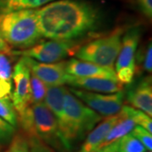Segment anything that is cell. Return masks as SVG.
Returning <instances> with one entry per match:
<instances>
[{
	"label": "cell",
	"instance_id": "6da1fadb",
	"mask_svg": "<svg viewBox=\"0 0 152 152\" xmlns=\"http://www.w3.org/2000/svg\"><path fill=\"white\" fill-rule=\"evenodd\" d=\"M36 13L42 37L50 40L75 41L95 31L102 20L100 9L82 0H54Z\"/></svg>",
	"mask_w": 152,
	"mask_h": 152
},
{
	"label": "cell",
	"instance_id": "7a4b0ae2",
	"mask_svg": "<svg viewBox=\"0 0 152 152\" xmlns=\"http://www.w3.org/2000/svg\"><path fill=\"white\" fill-rule=\"evenodd\" d=\"M0 32L10 47L19 49L29 48L42 37L36 10L0 13Z\"/></svg>",
	"mask_w": 152,
	"mask_h": 152
},
{
	"label": "cell",
	"instance_id": "3957f363",
	"mask_svg": "<svg viewBox=\"0 0 152 152\" xmlns=\"http://www.w3.org/2000/svg\"><path fill=\"white\" fill-rule=\"evenodd\" d=\"M68 135L67 146L70 151L75 142L82 140L102 120V116L88 107L67 88L64 96Z\"/></svg>",
	"mask_w": 152,
	"mask_h": 152
},
{
	"label": "cell",
	"instance_id": "277c9868",
	"mask_svg": "<svg viewBox=\"0 0 152 152\" xmlns=\"http://www.w3.org/2000/svg\"><path fill=\"white\" fill-rule=\"evenodd\" d=\"M123 34V28H118L107 36L81 46L75 55L78 59L98 65L113 67L121 48Z\"/></svg>",
	"mask_w": 152,
	"mask_h": 152
},
{
	"label": "cell",
	"instance_id": "5b68a950",
	"mask_svg": "<svg viewBox=\"0 0 152 152\" xmlns=\"http://www.w3.org/2000/svg\"><path fill=\"white\" fill-rule=\"evenodd\" d=\"M77 50L78 47L74 41L49 40L22 51H13L12 55L30 58L40 63L53 64L75 54Z\"/></svg>",
	"mask_w": 152,
	"mask_h": 152
},
{
	"label": "cell",
	"instance_id": "8992f818",
	"mask_svg": "<svg viewBox=\"0 0 152 152\" xmlns=\"http://www.w3.org/2000/svg\"><path fill=\"white\" fill-rule=\"evenodd\" d=\"M141 37V30L133 27L128 30L122 38V45L116 59L115 72L122 85H130L135 75V53Z\"/></svg>",
	"mask_w": 152,
	"mask_h": 152
},
{
	"label": "cell",
	"instance_id": "52a82bcc",
	"mask_svg": "<svg viewBox=\"0 0 152 152\" xmlns=\"http://www.w3.org/2000/svg\"><path fill=\"white\" fill-rule=\"evenodd\" d=\"M31 107L37 135L56 151H66L61 140L57 119L45 102L32 104Z\"/></svg>",
	"mask_w": 152,
	"mask_h": 152
},
{
	"label": "cell",
	"instance_id": "ba28073f",
	"mask_svg": "<svg viewBox=\"0 0 152 152\" xmlns=\"http://www.w3.org/2000/svg\"><path fill=\"white\" fill-rule=\"evenodd\" d=\"M69 91L88 107L103 117H110L119 113L124 107L123 102L124 94L123 91L103 94L75 88H71Z\"/></svg>",
	"mask_w": 152,
	"mask_h": 152
},
{
	"label": "cell",
	"instance_id": "9c48e42d",
	"mask_svg": "<svg viewBox=\"0 0 152 152\" xmlns=\"http://www.w3.org/2000/svg\"><path fill=\"white\" fill-rule=\"evenodd\" d=\"M12 83H14V89H12L10 98L17 115H19L32 105L31 71L24 57H21L14 67Z\"/></svg>",
	"mask_w": 152,
	"mask_h": 152
},
{
	"label": "cell",
	"instance_id": "30bf717a",
	"mask_svg": "<svg viewBox=\"0 0 152 152\" xmlns=\"http://www.w3.org/2000/svg\"><path fill=\"white\" fill-rule=\"evenodd\" d=\"M31 74L37 77L47 86H59L65 85L68 78L66 61L53 64L40 63L30 58H26Z\"/></svg>",
	"mask_w": 152,
	"mask_h": 152
},
{
	"label": "cell",
	"instance_id": "8fae6325",
	"mask_svg": "<svg viewBox=\"0 0 152 152\" xmlns=\"http://www.w3.org/2000/svg\"><path fill=\"white\" fill-rule=\"evenodd\" d=\"M65 89L66 87L64 86H47V93L44 99V102L57 119L61 140L66 151H68V146H67L68 126H67V120H66L64 107V96Z\"/></svg>",
	"mask_w": 152,
	"mask_h": 152
},
{
	"label": "cell",
	"instance_id": "7c38bea8",
	"mask_svg": "<svg viewBox=\"0 0 152 152\" xmlns=\"http://www.w3.org/2000/svg\"><path fill=\"white\" fill-rule=\"evenodd\" d=\"M66 84L75 89L104 94L119 92L123 89V85L118 80L98 77H75L68 75Z\"/></svg>",
	"mask_w": 152,
	"mask_h": 152
},
{
	"label": "cell",
	"instance_id": "4fadbf2b",
	"mask_svg": "<svg viewBox=\"0 0 152 152\" xmlns=\"http://www.w3.org/2000/svg\"><path fill=\"white\" fill-rule=\"evenodd\" d=\"M67 74L75 77H98L118 80L113 67H106L78 58L67 61Z\"/></svg>",
	"mask_w": 152,
	"mask_h": 152
},
{
	"label": "cell",
	"instance_id": "5bb4252c",
	"mask_svg": "<svg viewBox=\"0 0 152 152\" xmlns=\"http://www.w3.org/2000/svg\"><path fill=\"white\" fill-rule=\"evenodd\" d=\"M127 100L134 108L152 116L151 79L146 77L140 80L128 90Z\"/></svg>",
	"mask_w": 152,
	"mask_h": 152
},
{
	"label": "cell",
	"instance_id": "9a60e30c",
	"mask_svg": "<svg viewBox=\"0 0 152 152\" xmlns=\"http://www.w3.org/2000/svg\"><path fill=\"white\" fill-rule=\"evenodd\" d=\"M119 113L107 117L106 119L100 122L86 136L81 148L79 152H96L97 151L104 138L107 134L108 131L112 129L117 121L119 119Z\"/></svg>",
	"mask_w": 152,
	"mask_h": 152
},
{
	"label": "cell",
	"instance_id": "2e32d148",
	"mask_svg": "<svg viewBox=\"0 0 152 152\" xmlns=\"http://www.w3.org/2000/svg\"><path fill=\"white\" fill-rule=\"evenodd\" d=\"M135 126L136 124L130 117L125 115L123 112L120 111L119 119L117 121V123L108 131L107 134L104 138L103 141L102 142L98 151L113 144V142L118 140L123 136L129 134Z\"/></svg>",
	"mask_w": 152,
	"mask_h": 152
},
{
	"label": "cell",
	"instance_id": "e0dca14e",
	"mask_svg": "<svg viewBox=\"0 0 152 152\" xmlns=\"http://www.w3.org/2000/svg\"><path fill=\"white\" fill-rule=\"evenodd\" d=\"M54 0H0V13L21 10H37Z\"/></svg>",
	"mask_w": 152,
	"mask_h": 152
},
{
	"label": "cell",
	"instance_id": "ac0fdd59",
	"mask_svg": "<svg viewBox=\"0 0 152 152\" xmlns=\"http://www.w3.org/2000/svg\"><path fill=\"white\" fill-rule=\"evenodd\" d=\"M116 152H145L146 148L130 133L113 143Z\"/></svg>",
	"mask_w": 152,
	"mask_h": 152
},
{
	"label": "cell",
	"instance_id": "d6986e66",
	"mask_svg": "<svg viewBox=\"0 0 152 152\" xmlns=\"http://www.w3.org/2000/svg\"><path fill=\"white\" fill-rule=\"evenodd\" d=\"M125 115L130 117L134 121L136 124L138 126H140L142 128L145 129L150 133H152V120L151 117L145 113L140 110L134 108L132 107L124 106L121 110Z\"/></svg>",
	"mask_w": 152,
	"mask_h": 152
},
{
	"label": "cell",
	"instance_id": "ffe728a7",
	"mask_svg": "<svg viewBox=\"0 0 152 152\" xmlns=\"http://www.w3.org/2000/svg\"><path fill=\"white\" fill-rule=\"evenodd\" d=\"M0 118L13 127H17L18 115L10 97L0 98Z\"/></svg>",
	"mask_w": 152,
	"mask_h": 152
},
{
	"label": "cell",
	"instance_id": "44dd1931",
	"mask_svg": "<svg viewBox=\"0 0 152 152\" xmlns=\"http://www.w3.org/2000/svg\"><path fill=\"white\" fill-rule=\"evenodd\" d=\"M31 91L32 104L44 102L47 93V86L32 74H31Z\"/></svg>",
	"mask_w": 152,
	"mask_h": 152
},
{
	"label": "cell",
	"instance_id": "7402d4cb",
	"mask_svg": "<svg viewBox=\"0 0 152 152\" xmlns=\"http://www.w3.org/2000/svg\"><path fill=\"white\" fill-rule=\"evenodd\" d=\"M5 152H29V142L26 135L20 133L15 134Z\"/></svg>",
	"mask_w": 152,
	"mask_h": 152
},
{
	"label": "cell",
	"instance_id": "603a6c76",
	"mask_svg": "<svg viewBox=\"0 0 152 152\" xmlns=\"http://www.w3.org/2000/svg\"><path fill=\"white\" fill-rule=\"evenodd\" d=\"M130 134L135 137L138 140L141 142L143 145L146 148L147 151H151L152 149V136L151 133L147 131L145 129L140 126L136 125L135 127L131 131Z\"/></svg>",
	"mask_w": 152,
	"mask_h": 152
},
{
	"label": "cell",
	"instance_id": "cb8c5ba5",
	"mask_svg": "<svg viewBox=\"0 0 152 152\" xmlns=\"http://www.w3.org/2000/svg\"><path fill=\"white\" fill-rule=\"evenodd\" d=\"M26 137L29 142V152H56L54 149L42 141L37 134Z\"/></svg>",
	"mask_w": 152,
	"mask_h": 152
},
{
	"label": "cell",
	"instance_id": "d4e9b609",
	"mask_svg": "<svg viewBox=\"0 0 152 152\" xmlns=\"http://www.w3.org/2000/svg\"><path fill=\"white\" fill-rule=\"evenodd\" d=\"M15 134V128L0 118V144H10Z\"/></svg>",
	"mask_w": 152,
	"mask_h": 152
},
{
	"label": "cell",
	"instance_id": "484cf974",
	"mask_svg": "<svg viewBox=\"0 0 152 152\" xmlns=\"http://www.w3.org/2000/svg\"><path fill=\"white\" fill-rule=\"evenodd\" d=\"M143 59V69L148 73H151L152 70V45L151 42L148 44L145 54L142 58Z\"/></svg>",
	"mask_w": 152,
	"mask_h": 152
},
{
	"label": "cell",
	"instance_id": "4316f807",
	"mask_svg": "<svg viewBox=\"0 0 152 152\" xmlns=\"http://www.w3.org/2000/svg\"><path fill=\"white\" fill-rule=\"evenodd\" d=\"M12 89V82L6 81L0 77V98L10 97Z\"/></svg>",
	"mask_w": 152,
	"mask_h": 152
},
{
	"label": "cell",
	"instance_id": "83f0119b",
	"mask_svg": "<svg viewBox=\"0 0 152 152\" xmlns=\"http://www.w3.org/2000/svg\"><path fill=\"white\" fill-rule=\"evenodd\" d=\"M138 4L141 12L147 17L151 19L152 17V0H137Z\"/></svg>",
	"mask_w": 152,
	"mask_h": 152
},
{
	"label": "cell",
	"instance_id": "f1b7e54d",
	"mask_svg": "<svg viewBox=\"0 0 152 152\" xmlns=\"http://www.w3.org/2000/svg\"><path fill=\"white\" fill-rule=\"evenodd\" d=\"M12 48L9 44L6 42V41L4 39L2 34L0 32V53L4 54L12 55Z\"/></svg>",
	"mask_w": 152,
	"mask_h": 152
},
{
	"label": "cell",
	"instance_id": "f546056e",
	"mask_svg": "<svg viewBox=\"0 0 152 152\" xmlns=\"http://www.w3.org/2000/svg\"><path fill=\"white\" fill-rule=\"evenodd\" d=\"M96 152H116L115 151V149H114V145L113 144H111V145H109L107 146L104 147L102 149H101V150H99L97 151Z\"/></svg>",
	"mask_w": 152,
	"mask_h": 152
},
{
	"label": "cell",
	"instance_id": "4dcf8cb0",
	"mask_svg": "<svg viewBox=\"0 0 152 152\" xmlns=\"http://www.w3.org/2000/svg\"><path fill=\"white\" fill-rule=\"evenodd\" d=\"M145 152H151V151H145Z\"/></svg>",
	"mask_w": 152,
	"mask_h": 152
}]
</instances>
